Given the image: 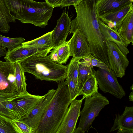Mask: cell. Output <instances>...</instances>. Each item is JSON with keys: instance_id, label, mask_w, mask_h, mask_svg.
Here are the masks:
<instances>
[{"instance_id": "cell-1", "label": "cell", "mask_w": 133, "mask_h": 133, "mask_svg": "<svg viewBox=\"0 0 133 133\" xmlns=\"http://www.w3.org/2000/svg\"><path fill=\"white\" fill-rule=\"evenodd\" d=\"M76 17L71 21L69 34L77 30L85 36L91 54L109 66L107 47L99 29L95 6L88 5L81 7L76 11Z\"/></svg>"}, {"instance_id": "cell-2", "label": "cell", "mask_w": 133, "mask_h": 133, "mask_svg": "<svg viewBox=\"0 0 133 133\" xmlns=\"http://www.w3.org/2000/svg\"><path fill=\"white\" fill-rule=\"evenodd\" d=\"M71 101L66 80L59 82L35 133H56Z\"/></svg>"}, {"instance_id": "cell-3", "label": "cell", "mask_w": 133, "mask_h": 133, "mask_svg": "<svg viewBox=\"0 0 133 133\" xmlns=\"http://www.w3.org/2000/svg\"><path fill=\"white\" fill-rule=\"evenodd\" d=\"M11 14L23 23L31 24L41 28L48 24L54 8L46 2L33 0H3Z\"/></svg>"}, {"instance_id": "cell-4", "label": "cell", "mask_w": 133, "mask_h": 133, "mask_svg": "<svg viewBox=\"0 0 133 133\" xmlns=\"http://www.w3.org/2000/svg\"><path fill=\"white\" fill-rule=\"evenodd\" d=\"M19 62L25 72L41 81L59 83L66 78L67 66L54 62L47 55L36 54Z\"/></svg>"}, {"instance_id": "cell-5", "label": "cell", "mask_w": 133, "mask_h": 133, "mask_svg": "<svg viewBox=\"0 0 133 133\" xmlns=\"http://www.w3.org/2000/svg\"><path fill=\"white\" fill-rule=\"evenodd\" d=\"M85 98L78 126L73 133H84L88 130L100 111L109 103L106 97L98 92L90 97Z\"/></svg>"}, {"instance_id": "cell-6", "label": "cell", "mask_w": 133, "mask_h": 133, "mask_svg": "<svg viewBox=\"0 0 133 133\" xmlns=\"http://www.w3.org/2000/svg\"><path fill=\"white\" fill-rule=\"evenodd\" d=\"M95 74L99 88L103 92L109 93L120 99L125 96V91L112 71L99 68Z\"/></svg>"}, {"instance_id": "cell-7", "label": "cell", "mask_w": 133, "mask_h": 133, "mask_svg": "<svg viewBox=\"0 0 133 133\" xmlns=\"http://www.w3.org/2000/svg\"><path fill=\"white\" fill-rule=\"evenodd\" d=\"M107 47L109 70L116 76L122 78L125 74V70L129 61L117 45L108 39H105Z\"/></svg>"}, {"instance_id": "cell-8", "label": "cell", "mask_w": 133, "mask_h": 133, "mask_svg": "<svg viewBox=\"0 0 133 133\" xmlns=\"http://www.w3.org/2000/svg\"><path fill=\"white\" fill-rule=\"evenodd\" d=\"M43 96L33 95L27 91L18 94L10 99L17 118L27 117L42 99Z\"/></svg>"}, {"instance_id": "cell-9", "label": "cell", "mask_w": 133, "mask_h": 133, "mask_svg": "<svg viewBox=\"0 0 133 133\" xmlns=\"http://www.w3.org/2000/svg\"><path fill=\"white\" fill-rule=\"evenodd\" d=\"M86 97L83 95L81 99L72 101L56 133H73L80 115L82 101Z\"/></svg>"}, {"instance_id": "cell-10", "label": "cell", "mask_w": 133, "mask_h": 133, "mask_svg": "<svg viewBox=\"0 0 133 133\" xmlns=\"http://www.w3.org/2000/svg\"><path fill=\"white\" fill-rule=\"evenodd\" d=\"M56 90V89L53 88L49 90L27 117L17 118L28 124L32 129L34 133L37 128Z\"/></svg>"}, {"instance_id": "cell-11", "label": "cell", "mask_w": 133, "mask_h": 133, "mask_svg": "<svg viewBox=\"0 0 133 133\" xmlns=\"http://www.w3.org/2000/svg\"><path fill=\"white\" fill-rule=\"evenodd\" d=\"M73 34L68 41L71 56L80 60L91 54L90 49L86 37L80 31L77 30Z\"/></svg>"}, {"instance_id": "cell-12", "label": "cell", "mask_w": 133, "mask_h": 133, "mask_svg": "<svg viewBox=\"0 0 133 133\" xmlns=\"http://www.w3.org/2000/svg\"><path fill=\"white\" fill-rule=\"evenodd\" d=\"M14 63L0 60V92L16 91Z\"/></svg>"}, {"instance_id": "cell-13", "label": "cell", "mask_w": 133, "mask_h": 133, "mask_svg": "<svg viewBox=\"0 0 133 133\" xmlns=\"http://www.w3.org/2000/svg\"><path fill=\"white\" fill-rule=\"evenodd\" d=\"M71 21L68 13L64 11L57 21L56 25L52 30V39L53 49L64 43L71 28Z\"/></svg>"}, {"instance_id": "cell-14", "label": "cell", "mask_w": 133, "mask_h": 133, "mask_svg": "<svg viewBox=\"0 0 133 133\" xmlns=\"http://www.w3.org/2000/svg\"><path fill=\"white\" fill-rule=\"evenodd\" d=\"M50 52L35 46L22 45L10 51H7L4 58L6 61L14 63L34 55H47Z\"/></svg>"}, {"instance_id": "cell-15", "label": "cell", "mask_w": 133, "mask_h": 133, "mask_svg": "<svg viewBox=\"0 0 133 133\" xmlns=\"http://www.w3.org/2000/svg\"><path fill=\"white\" fill-rule=\"evenodd\" d=\"M117 130V133H133V106H125L121 115L116 114L110 132Z\"/></svg>"}, {"instance_id": "cell-16", "label": "cell", "mask_w": 133, "mask_h": 133, "mask_svg": "<svg viewBox=\"0 0 133 133\" xmlns=\"http://www.w3.org/2000/svg\"><path fill=\"white\" fill-rule=\"evenodd\" d=\"M98 21L100 30L105 40L108 39L115 43L123 54L127 57V55L129 53L127 46L130 43L124 40L117 31L109 28L100 18H98Z\"/></svg>"}, {"instance_id": "cell-17", "label": "cell", "mask_w": 133, "mask_h": 133, "mask_svg": "<svg viewBox=\"0 0 133 133\" xmlns=\"http://www.w3.org/2000/svg\"><path fill=\"white\" fill-rule=\"evenodd\" d=\"M132 3L130 0H97L96 4L97 17L99 18Z\"/></svg>"}, {"instance_id": "cell-18", "label": "cell", "mask_w": 133, "mask_h": 133, "mask_svg": "<svg viewBox=\"0 0 133 133\" xmlns=\"http://www.w3.org/2000/svg\"><path fill=\"white\" fill-rule=\"evenodd\" d=\"M133 9V5L131 3L119 10L105 15L99 18L109 28L117 31L126 16Z\"/></svg>"}, {"instance_id": "cell-19", "label": "cell", "mask_w": 133, "mask_h": 133, "mask_svg": "<svg viewBox=\"0 0 133 133\" xmlns=\"http://www.w3.org/2000/svg\"><path fill=\"white\" fill-rule=\"evenodd\" d=\"M117 32L123 39L133 44V9L126 16Z\"/></svg>"}, {"instance_id": "cell-20", "label": "cell", "mask_w": 133, "mask_h": 133, "mask_svg": "<svg viewBox=\"0 0 133 133\" xmlns=\"http://www.w3.org/2000/svg\"><path fill=\"white\" fill-rule=\"evenodd\" d=\"M53 31L48 32L34 40L24 42L22 45L35 46L40 49L51 51L53 49L52 33Z\"/></svg>"}, {"instance_id": "cell-21", "label": "cell", "mask_w": 133, "mask_h": 133, "mask_svg": "<svg viewBox=\"0 0 133 133\" xmlns=\"http://www.w3.org/2000/svg\"><path fill=\"white\" fill-rule=\"evenodd\" d=\"M16 19L6 7L3 0H0V31L7 33L10 30L9 23H15Z\"/></svg>"}, {"instance_id": "cell-22", "label": "cell", "mask_w": 133, "mask_h": 133, "mask_svg": "<svg viewBox=\"0 0 133 133\" xmlns=\"http://www.w3.org/2000/svg\"><path fill=\"white\" fill-rule=\"evenodd\" d=\"M16 91L18 94L27 92L25 71L19 62L14 63Z\"/></svg>"}, {"instance_id": "cell-23", "label": "cell", "mask_w": 133, "mask_h": 133, "mask_svg": "<svg viewBox=\"0 0 133 133\" xmlns=\"http://www.w3.org/2000/svg\"><path fill=\"white\" fill-rule=\"evenodd\" d=\"M95 72L93 67L88 65L83 59L79 61L78 69V84L80 93L85 82L92 74H95Z\"/></svg>"}, {"instance_id": "cell-24", "label": "cell", "mask_w": 133, "mask_h": 133, "mask_svg": "<svg viewBox=\"0 0 133 133\" xmlns=\"http://www.w3.org/2000/svg\"><path fill=\"white\" fill-rule=\"evenodd\" d=\"M98 82L95 74H92L84 84L80 95L90 97L98 92Z\"/></svg>"}, {"instance_id": "cell-25", "label": "cell", "mask_w": 133, "mask_h": 133, "mask_svg": "<svg viewBox=\"0 0 133 133\" xmlns=\"http://www.w3.org/2000/svg\"><path fill=\"white\" fill-rule=\"evenodd\" d=\"M25 41V39L23 37L10 38L0 34V45L7 48L8 51L21 45Z\"/></svg>"}, {"instance_id": "cell-26", "label": "cell", "mask_w": 133, "mask_h": 133, "mask_svg": "<svg viewBox=\"0 0 133 133\" xmlns=\"http://www.w3.org/2000/svg\"><path fill=\"white\" fill-rule=\"evenodd\" d=\"M80 60L73 57L67 66L66 78L73 79L78 84V69Z\"/></svg>"}, {"instance_id": "cell-27", "label": "cell", "mask_w": 133, "mask_h": 133, "mask_svg": "<svg viewBox=\"0 0 133 133\" xmlns=\"http://www.w3.org/2000/svg\"><path fill=\"white\" fill-rule=\"evenodd\" d=\"M10 98L0 102V114L12 119L17 118L16 113L13 110Z\"/></svg>"}, {"instance_id": "cell-28", "label": "cell", "mask_w": 133, "mask_h": 133, "mask_svg": "<svg viewBox=\"0 0 133 133\" xmlns=\"http://www.w3.org/2000/svg\"><path fill=\"white\" fill-rule=\"evenodd\" d=\"M59 61V64H65L69 57L71 56L68 41L57 48Z\"/></svg>"}, {"instance_id": "cell-29", "label": "cell", "mask_w": 133, "mask_h": 133, "mask_svg": "<svg viewBox=\"0 0 133 133\" xmlns=\"http://www.w3.org/2000/svg\"><path fill=\"white\" fill-rule=\"evenodd\" d=\"M11 122L16 133H34L32 129L28 124L17 118L12 119Z\"/></svg>"}, {"instance_id": "cell-30", "label": "cell", "mask_w": 133, "mask_h": 133, "mask_svg": "<svg viewBox=\"0 0 133 133\" xmlns=\"http://www.w3.org/2000/svg\"><path fill=\"white\" fill-rule=\"evenodd\" d=\"M11 120L0 114V133H16L12 126Z\"/></svg>"}, {"instance_id": "cell-31", "label": "cell", "mask_w": 133, "mask_h": 133, "mask_svg": "<svg viewBox=\"0 0 133 133\" xmlns=\"http://www.w3.org/2000/svg\"><path fill=\"white\" fill-rule=\"evenodd\" d=\"M82 59L92 67L96 66L101 69L109 70V66L107 64L91 54Z\"/></svg>"}, {"instance_id": "cell-32", "label": "cell", "mask_w": 133, "mask_h": 133, "mask_svg": "<svg viewBox=\"0 0 133 133\" xmlns=\"http://www.w3.org/2000/svg\"><path fill=\"white\" fill-rule=\"evenodd\" d=\"M66 81L71 99L72 101L80 95L78 84L73 79L70 78H66Z\"/></svg>"}, {"instance_id": "cell-33", "label": "cell", "mask_w": 133, "mask_h": 133, "mask_svg": "<svg viewBox=\"0 0 133 133\" xmlns=\"http://www.w3.org/2000/svg\"><path fill=\"white\" fill-rule=\"evenodd\" d=\"M51 50V53L48 56L50 60L54 62L59 64V61L58 56L57 48H54Z\"/></svg>"}, {"instance_id": "cell-34", "label": "cell", "mask_w": 133, "mask_h": 133, "mask_svg": "<svg viewBox=\"0 0 133 133\" xmlns=\"http://www.w3.org/2000/svg\"><path fill=\"white\" fill-rule=\"evenodd\" d=\"M18 94L17 92L12 93L0 92V102L7 100Z\"/></svg>"}, {"instance_id": "cell-35", "label": "cell", "mask_w": 133, "mask_h": 133, "mask_svg": "<svg viewBox=\"0 0 133 133\" xmlns=\"http://www.w3.org/2000/svg\"><path fill=\"white\" fill-rule=\"evenodd\" d=\"M82 0H63L59 6L61 8L76 4Z\"/></svg>"}, {"instance_id": "cell-36", "label": "cell", "mask_w": 133, "mask_h": 133, "mask_svg": "<svg viewBox=\"0 0 133 133\" xmlns=\"http://www.w3.org/2000/svg\"><path fill=\"white\" fill-rule=\"evenodd\" d=\"M62 0H45V2L54 8L56 7H59Z\"/></svg>"}, {"instance_id": "cell-37", "label": "cell", "mask_w": 133, "mask_h": 133, "mask_svg": "<svg viewBox=\"0 0 133 133\" xmlns=\"http://www.w3.org/2000/svg\"><path fill=\"white\" fill-rule=\"evenodd\" d=\"M7 52L5 48L0 45V57H5L6 55Z\"/></svg>"}, {"instance_id": "cell-38", "label": "cell", "mask_w": 133, "mask_h": 133, "mask_svg": "<svg viewBox=\"0 0 133 133\" xmlns=\"http://www.w3.org/2000/svg\"><path fill=\"white\" fill-rule=\"evenodd\" d=\"M129 101H131L132 102L133 101V91H132L130 93V94L129 96Z\"/></svg>"}, {"instance_id": "cell-39", "label": "cell", "mask_w": 133, "mask_h": 133, "mask_svg": "<svg viewBox=\"0 0 133 133\" xmlns=\"http://www.w3.org/2000/svg\"><path fill=\"white\" fill-rule=\"evenodd\" d=\"M133 84H132V86L130 87V90H132V91H133Z\"/></svg>"}, {"instance_id": "cell-40", "label": "cell", "mask_w": 133, "mask_h": 133, "mask_svg": "<svg viewBox=\"0 0 133 133\" xmlns=\"http://www.w3.org/2000/svg\"><path fill=\"white\" fill-rule=\"evenodd\" d=\"M132 2H133V0H130Z\"/></svg>"}]
</instances>
